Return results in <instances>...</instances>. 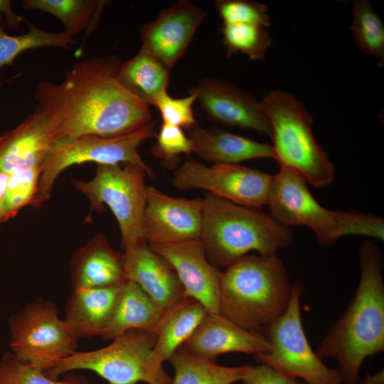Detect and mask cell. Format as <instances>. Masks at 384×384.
Here are the masks:
<instances>
[{
    "instance_id": "12",
    "label": "cell",
    "mask_w": 384,
    "mask_h": 384,
    "mask_svg": "<svg viewBox=\"0 0 384 384\" xmlns=\"http://www.w3.org/2000/svg\"><path fill=\"white\" fill-rule=\"evenodd\" d=\"M272 175L239 164L208 166L186 161L172 178L179 190L200 188L237 205L259 209L269 200Z\"/></svg>"
},
{
    "instance_id": "7",
    "label": "cell",
    "mask_w": 384,
    "mask_h": 384,
    "mask_svg": "<svg viewBox=\"0 0 384 384\" xmlns=\"http://www.w3.org/2000/svg\"><path fill=\"white\" fill-rule=\"evenodd\" d=\"M146 175L141 166L132 163L97 164L92 180H72L74 187L89 200L91 211L102 212L104 204L110 208L119 226L125 251L146 243L143 225Z\"/></svg>"
},
{
    "instance_id": "3",
    "label": "cell",
    "mask_w": 384,
    "mask_h": 384,
    "mask_svg": "<svg viewBox=\"0 0 384 384\" xmlns=\"http://www.w3.org/2000/svg\"><path fill=\"white\" fill-rule=\"evenodd\" d=\"M292 284L276 255H245L222 272L220 314L242 329L265 335L286 311Z\"/></svg>"
},
{
    "instance_id": "21",
    "label": "cell",
    "mask_w": 384,
    "mask_h": 384,
    "mask_svg": "<svg viewBox=\"0 0 384 384\" xmlns=\"http://www.w3.org/2000/svg\"><path fill=\"white\" fill-rule=\"evenodd\" d=\"M206 314L201 303L186 296L181 303L165 314L149 358V369L160 384H171L172 380L164 371L163 363L183 346Z\"/></svg>"
},
{
    "instance_id": "13",
    "label": "cell",
    "mask_w": 384,
    "mask_h": 384,
    "mask_svg": "<svg viewBox=\"0 0 384 384\" xmlns=\"http://www.w3.org/2000/svg\"><path fill=\"white\" fill-rule=\"evenodd\" d=\"M203 198L169 196L146 186L144 234L149 244H172L200 239Z\"/></svg>"
},
{
    "instance_id": "9",
    "label": "cell",
    "mask_w": 384,
    "mask_h": 384,
    "mask_svg": "<svg viewBox=\"0 0 384 384\" xmlns=\"http://www.w3.org/2000/svg\"><path fill=\"white\" fill-rule=\"evenodd\" d=\"M303 291L301 282H293L286 311L265 333L270 349L254 356L261 363L306 384H343L337 368H330L322 362L306 336L300 306Z\"/></svg>"
},
{
    "instance_id": "23",
    "label": "cell",
    "mask_w": 384,
    "mask_h": 384,
    "mask_svg": "<svg viewBox=\"0 0 384 384\" xmlns=\"http://www.w3.org/2000/svg\"><path fill=\"white\" fill-rule=\"evenodd\" d=\"M193 152L214 164H238L255 159H274L272 146L220 129L190 128Z\"/></svg>"
},
{
    "instance_id": "4",
    "label": "cell",
    "mask_w": 384,
    "mask_h": 384,
    "mask_svg": "<svg viewBox=\"0 0 384 384\" xmlns=\"http://www.w3.org/2000/svg\"><path fill=\"white\" fill-rule=\"evenodd\" d=\"M203 203L200 239L209 262L217 267H227L252 251L274 255L293 242L289 228L259 209L237 205L210 193L203 198Z\"/></svg>"
},
{
    "instance_id": "2",
    "label": "cell",
    "mask_w": 384,
    "mask_h": 384,
    "mask_svg": "<svg viewBox=\"0 0 384 384\" xmlns=\"http://www.w3.org/2000/svg\"><path fill=\"white\" fill-rule=\"evenodd\" d=\"M360 280L346 309L331 326L315 353L332 358L343 384H358L369 356L384 351V281L379 247L365 240L359 252Z\"/></svg>"
},
{
    "instance_id": "14",
    "label": "cell",
    "mask_w": 384,
    "mask_h": 384,
    "mask_svg": "<svg viewBox=\"0 0 384 384\" xmlns=\"http://www.w3.org/2000/svg\"><path fill=\"white\" fill-rule=\"evenodd\" d=\"M206 16L207 13L192 1H176L142 26L140 48L170 70L183 55Z\"/></svg>"
},
{
    "instance_id": "18",
    "label": "cell",
    "mask_w": 384,
    "mask_h": 384,
    "mask_svg": "<svg viewBox=\"0 0 384 384\" xmlns=\"http://www.w3.org/2000/svg\"><path fill=\"white\" fill-rule=\"evenodd\" d=\"M182 346L193 356L215 362L226 353H262L270 344L265 335L242 329L220 314L207 312Z\"/></svg>"
},
{
    "instance_id": "15",
    "label": "cell",
    "mask_w": 384,
    "mask_h": 384,
    "mask_svg": "<svg viewBox=\"0 0 384 384\" xmlns=\"http://www.w3.org/2000/svg\"><path fill=\"white\" fill-rule=\"evenodd\" d=\"M148 245L173 267L186 297L201 303L208 313L220 314L222 272L209 262L201 239Z\"/></svg>"
},
{
    "instance_id": "22",
    "label": "cell",
    "mask_w": 384,
    "mask_h": 384,
    "mask_svg": "<svg viewBox=\"0 0 384 384\" xmlns=\"http://www.w3.org/2000/svg\"><path fill=\"white\" fill-rule=\"evenodd\" d=\"M124 283L73 290L65 304L64 320L78 338L102 334Z\"/></svg>"
},
{
    "instance_id": "37",
    "label": "cell",
    "mask_w": 384,
    "mask_h": 384,
    "mask_svg": "<svg viewBox=\"0 0 384 384\" xmlns=\"http://www.w3.org/2000/svg\"><path fill=\"white\" fill-rule=\"evenodd\" d=\"M0 15H4L5 24L10 28H17L21 22H26L23 17L14 12L9 0H0Z\"/></svg>"
},
{
    "instance_id": "16",
    "label": "cell",
    "mask_w": 384,
    "mask_h": 384,
    "mask_svg": "<svg viewBox=\"0 0 384 384\" xmlns=\"http://www.w3.org/2000/svg\"><path fill=\"white\" fill-rule=\"evenodd\" d=\"M213 119L227 126L252 129L271 136L269 122L260 102L232 84L203 78L189 90Z\"/></svg>"
},
{
    "instance_id": "33",
    "label": "cell",
    "mask_w": 384,
    "mask_h": 384,
    "mask_svg": "<svg viewBox=\"0 0 384 384\" xmlns=\"http://www.w3.org/2000/svg\"><path fill=\"white\" fill-rule=\"evenodd\" d=\"M214 6L223 23L253 24L265 28L270 25L266 4L246 0H218Z\"/></svg>"
},
{
    "instance_id": "10",
    "label": "cell",
    "mask_w": 384,
    "mask_h": 384,
    "mask_svg": "<svg viewBox=\"0 0 384 384\" xmlns=\"http://www.w3.org/2000/svg\"><path fill=\"white\" fill-rule=\"evenodd\" d=\"M9 327L11 352L43 372L77 351L78 337L49 300L30 302L9 317Z\"/></svg>"
},
{
    "instance_id": "19",
    "label": "cell",
    "mask_w": 384,
    "mask_h": 384,
    "mask_svg": "<svg viewBox=\"0 0 384 384\" xmlns=\"http://www.w3.org/2000/svg\"><path fill=\"white\" fill-rule=\"evenodd\" d=\"M127 280L137 284L165 313L186 297L173 267L146 243L124 252Z\"/></svg>"
},
{
    "instance_id": "31",
    "label": "cell",
    "mask_w": 384,
    "mask_h": 384,
    "mask_svg": "<svg viewBox=\"0 0 384 384\" xmlns=\"http://www.w3.org/2000/svg\"><path fill=\"white\" fill-rule=\"evenodd\" d=\"M42 170V166H35L9 174L1 211L2 223L15 217L25 206L33 205Z\"/></svg>"
},
{
    "instance_id": "32",
    "label": "cell",
    "mask_w": 384,
    "mask_h": 384,
    "mask_svg": "<svg viewBox=\"0 0 384 384\" xmlns=\"http://www.w3.org/2000/svg\"><path fill=\"white\" fill-rule=\"evenodd\" d=\"M0 384H90L81 375L71 374L58 380L45 372L20 360L11 351L3 353L0 358Z\"/></svg>"
},
{
    "instance_id": "11",
    "label": "cell",
    "mask_w": 384,
    "mask_h": 384,
    "mask_svg": "<svg viewBox=\"0 0 384 384\" xmlns=\"http://www.w3.org/2000/svg\"><path fill=\"white\" fill-rule=\"evenodd\" d=\"M157 338L156 333L131 329L112 343L91 351H76L45 372L50 378L75 370L96 373L109 384H160L151 373L149 358Z\"/></svg>"
},
{
    "instance_id": "28",
    "label": "cell",
    "mask_w": 384,
    "mask_h": 384,
    "mask_svg": "<svg viewBox=\"0 0 384 384\" xmlns=\"http://www.w3.org/2000/svg\"><path fill=\"white\" fill-rule=\"evenodd\" d=\"M28 31L19 36L5 33V20L0 15V70L4 66H14V60L24 51L43 47L69 49L76 41L65 31L48 32L26 21Z\"/></svg>"
},
{
    "instance_id": "35",
    "label": "cell",
    "mask_w": 384,
    "mask_h": 384,
    "mask_svg": "<svg viewBox=\"0 0 384 384\" xmlns=\"http://www.w3.org/2000/svg\"><path fill=\"white\" fill-rule=\"evenodd\" d=\"M151 152L167 167L174 166L181 154L193 152V145L182 129L162 123Z\"/></svg>"
},
{
    "instance_id": "24",
    "label": "cell",
    "mask_w": 384,
    "mask_h": 384,
    "mask_svg": "<svg viewBox=\"0 0 384 384\" xmlns=\"http://www.w3.org/2000/svg\"><path fill=\"white\" fill-rule=\"evenodd\" d=\"M165 314L137 284L127 280L122 285L112 318L101 336L112 341L131 329L156 334Z\"/></svg>"
},
{
    "instance_id": "26",
    "label": "cell",
    "mask_w": 384,
    "mask_h": 384,
    "mask_svg": "<svg viewBox=\"0 0 384 384\" xmlns=\"http://www.w3.org/2000/svg\"><path fill=\"white\" fill-rule=\"evenodd\" d=\"M174 370L171 384H233L241 381L247 366H222L178 348L168 360Z\"/></svg>"
},
{
    "instance_id": "8",
    "label": "cell",
    "mask_w": 384,
    "mask_h": 384,
    "mask_svg": "<svg viewBox=\"0 0 384 384\" xmlns=\"http://www.w3.org/2000/svg\"><path fill=\"white\" fill-rule=\"evenodd\" d=\"M156 122L151 121L132 133L113 137L85 135L67 141H58L49 152L41 174L38 188L32 205L38 208L50 198L54 183L68 167L87 162L112 165L132 163L141 166L146 175L154 177L153 169L138 152L139 145L156 135Z\"/></svg>"
},
{
    "instance_id": "29",
    "label": "cell",
    "mask_w": 384,
    "mask_h": 384,
    "mask_svg": "<svg viewBox=\"0 0 384 384\" xmlns=\"http://www.w3.org/2000/svg\"><path fill=\"white\" fill-rule=\"evenodd\" d=\"M350 26L353 40L359 49L373 56L380 66L384 65V23L369 1H354Z\"/></svg>"
},
{
    "instance_id": "38",
    "label": "cell",
    "mask_w": 384,
    "mask_h": 384,
    "mask_svg": "<svg viewBox=\"0 0 384 384\" xmlns=\"http://www.w3.org/2000/svg\"><path fill=\"white\" fill-rule=\"evenodd\" d=\"M358 384H384L383 370L373 375H366Z\"/></svg>"
},
{
    "instance_id": "17",
    "label": "cell",
    "mask_w": 384,
    "mask_h": 384,
    "mask_svg": "<svg viewBox=\"0 0 384 384\" xmlns=\"http://www.w3.org/2000/svg\"><path fill=\"white\" fill-rule=\"evenodd\" d=\"M57 141L53 121L35 110L17 127L0 136V173L43 167Z\"/></svg>"
},
{
    "instance_id": "5",
    "label": "cell",
    "mask_w": 384,
    "mask_h": 384,
    "mask_svg": "<svg viewBox=\"0 0 384 384\" xmlns=\"http://www.w3.org/2000/svg\"><path fill=\"white\" fill-rule=\"evenodd\" d=\"M267 206L281 225L309 227L318 242L330 245L346 235H363L383 240V218L357 210L333 211L323 207L296 171L280 167L272 175Z\"/></svg>"
},
{
    "instance_id": "6",
    "label": "cell",
    "mask_w": 384,
    "mask_h": 384,
    "mask_svg": "<svg viewBox=\"0 0 384 384\" xmlns=\"http://www.w3.org/2000/svg\"><path fill=\"white\" fill-rule=\"evenodd\" d=\"M271 129L274 158L280 167L298 173L316 188L330 185L335 168L317 143L311 130L312 119L291 93L274 90L260 102Z\"/></svg>"
},
{
    "instance_id": "34",
    "label": "cell",
    "mask_w": 384,
    "mask_h": 384,
    "mask_svg": "<svg viewBox=\"0 0 384 384\" xmlns=\"http://www.w3.org/2000/svg\"><path fill=\"white\" fill-rule=\"evenodd\" d=\"M196 100L194 95L174 98L165 90L154 97L149 105L159 111L163 123L189 129L196 125L193 110Z\"/></svg>"
},
{
    "instance_id": "39",
    "label": "cell",
    "mask_w": 384,
    "mask_h": 384,
    "mask_svg": "<svg viewBox=\"0 0 384 384\" xmlns=\"http://www.w3.org/2000/svg\"><path fill=\"white\" fill-rule=\"evenodd\" d=\"M9 174L0 173V224H1V211L6 195Z\"/></svg>"
},
{
    "instance_id": "20",
    "label": "cell",
    "mask_w": 384,
    "mask_h": 384,
    "mask_svg": "<svg viewBox=\"0 0 384 384\" xmlns=\"http://www.w3.org/2000/svg\"><path fill=\"white\" fill-rule=\"evenodd\" d=\"M73 290L107 287L127 281L124 253L98 233L73 255L70 263Z\"/></svg>"
},
{
    "instance_id": "25",
    "label": "cell",
    "mask_w": 384,
    "mask_h": 384,
    "mask_svg": "<svg viewBox=\"0 0 384 384\" xmlns=\"http://www.w3.org/2000/svg\"><path fill=\"white\" fill-rule=\"evenodd\" d=\"M106 0H23V8L28 11L39 10L58 18L65 32L73 38L83 31L90 33L97 26Z\"/></svg>"
},
{
    "instance_id": "1",
    "label": "cell",
    "mask_w": 384,
    "mask_h": 384,
    "mask_svg": "<svg viewBox=\"0 0 384 384\" xmlns=\"http://www.w3.org/2000/svg\"><path fill=\"white\" fill-rule=\"evenodd\" d=\"M122 63L112 55L87 58L74 63L60 83H38L36 110L53 121L58 141L125 135L152 121L149 104L121 81Z\"/></svg>"
},
{
    "instance_id": "36",
    "label": "cell",
    "mask_w": 384,
    "mask_h": 384,
    "mask_svg": "<svg viewBox=\"0 0 384 384\" xmlns=\"http://www.w3.org/2000/svg\"><path fill=\"white\" fill-rule=\"evenodd\" d=\"M242 384H306L299 379L287 376L270 366L261 363L255 366H247Z\"/></svg>"
},
{
    "instance_id": "27",
    "label": "cell",
    "mask_w": 384,
    "mask_h": 384,
    "mask_svg": "<svg viewBox=\"0 0 384 384\" xmlns=\"http://www.w3.org/2000/svg\"><path fill=\"white\" fill-rule=\"evenodd\" d=\"M169 70L154 56L140 48L136 55L122 62L119 78L132 93L149 104L154 97L167 90Z\"/></svg>"
},
{
    "instance_id": "40",
    "label": "cell",
    "mask_w": 384,
    "mask_h": 384,
    "mask_svg": "<svg viewBox=\"0 0 384 384\" xmlns=\"http://www.w3.org/2000/svg\"><path fill=\"white\" fill-rule=\"evenodd\" d=\"M6 82H3L0 83V89H1V87L4 85V83H5Z\"/></svg>"
},
{
    "instance_id": "30",
    "label": "cell",
    "mask_w": 384,
    "mask_h": 384,
    "mask_svg": "<svg viewBox=\"0 0 384 384\" xmlns=\"http://www.w3.org/2000/svg\"><path fill=\"white\" fill-rule=\"evenodd\" d=\"M265 28L253 24L223 23L220 33L227 55L241 53L253 60H263L272 44Z\"/></svg>"
}]
</instances>
